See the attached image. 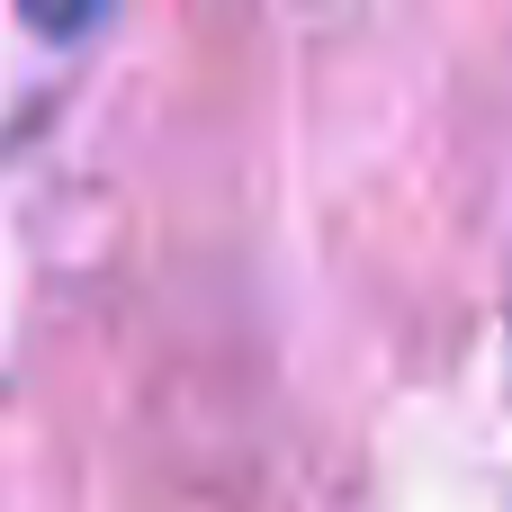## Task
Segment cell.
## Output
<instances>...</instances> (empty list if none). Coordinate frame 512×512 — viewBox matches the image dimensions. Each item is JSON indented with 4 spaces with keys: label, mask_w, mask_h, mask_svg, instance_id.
I'll use <instances>...</instances> for the list:
<instances>
[{
    "label": "cell",
    "mask_w": 512,
    "mask_h": 512,
    "mask_svg": "<svg viewBox=\"0 0 512 512\" xmlns=\"http://www.w3.org/2000/svg\"><path fill=\"white\" fill-rule=\"evenodd\" d=\"M27 9V27L36 36H81V27H99L108 18V0H18Z\"/></svg>",
    "instance_id": "6da1fadb"
}]
</instances>
